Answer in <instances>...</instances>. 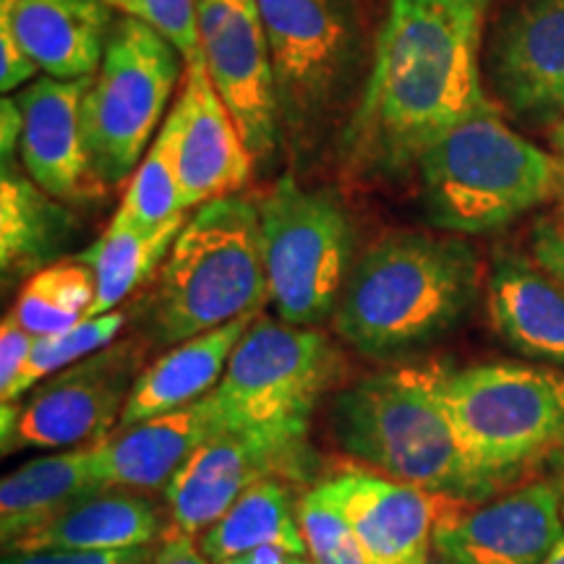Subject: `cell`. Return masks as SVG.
Wrapping results in <instances>:
<instances>
[{
	"label": "cell",
	"instance_id": "21",
	"mask_svg": "<svg viewBox=\"0 0 564 564\" xmlns=\"http://www.w3.org/2000/svg\"><path fill=\"white\" fill-rule=\"evenodd\" d=\"M259 314H246L241 319H232L223 327L196 335L192 340L175 345L171 352L160 356L150 369H144L133 382L129 400H126L121 429L137 426L141 421L158 419L178 408H186L220 384L228 361L257 322Z\"/></svg>",
	"mask_w": 564,
	"mask_h": 564
},
{
	"label": "cell",
	"instance_id": "38",
	"mask_svg": "<svg viewBox=\"0 0 564 564\" xmlns=\"http://www.w3.org/2000/svg\"><path fill=\"white\" fill-rule=\"evenodd\" d=\"M21 133H24V116L17 100L3 97L0 102V152H3V162H11V154L21 144Z\"/></svg>",
	"mask_w": 564,
	"mask_h": 564
},
{
	"label": "cell",
	"instance_id": "36",
	"mask_svg": "<svg viewBox=\"0 0 564 564\" xmlns=\"http://www.w3.org/2000/svg\"><path fill=\"white\" fill-rule=\"evenodd\" d=\"M535 264L564 285V223H541L531 238Z\"/></svg>",
	"mask_w": 564,
	"mask_h": 564
},
{
	"label": "cell",
	"instance_id": "9",
	"mask_svg": "<svg viewBox=\"0 0 564 564\" xmlns=\"http://www.w3.org/2000/svg\"><path fill=\"white\" fill-rule=\"evenodd\" d=\"M259 225L270 301L280 319L314 327L335 316L356 246L343 202L282 175L259 202Z\"/></svg>",
	"mask_w": 564,
	"mask_h": 564
},
{
	"label": "cell",
	"instance_id": "8",
	"mask_svg": "<svg viewBox=\"0 0 564 564\" xmlns=\"http://www.w3.org/2000/svg\"><path fill=\"white\" fill-rule=\"evenodd\" d=\"M340 361L329 340L308 327L257 316L212 390L225 429L306 447L308 421Z\"/></svg>",
	"mask_w": 564,
	"mask_h": 564
},
{
	"label": "cell",
	"instance_id": "34",
	"mask_svg": "<svg viewBox=\"0 0 564 564\" xmlns=\"http://www.w3.org/2000/svg\"><path fill=\"white\" fill-rule=\"evenodd\" d=\"M37 337L26 333L21 324L9 314L0 327V398L17 384V379L30 361Z\"/></svg>",
	"mask_w": 564,
	"mask_h": 564
},
{
	"label": "cell",
	"instance_id": "40",
	"mask_svg": "<svg viewBox=\"0 0 564 564\" xmlns=\"http://www.w3.org/2000/svg\"><path fill=\"white\" fill-rule=\"evenodd\" d=\"M552 144H554L556 152L564 154V118H562L560 123L554 126V131H552Z\"/></svg>",
	"mask_w": 564,
	"mask_h": 564
},
{
	"label": "cell",
	"instance_id": "4",
	"mask_svg": "<svg viewBox=\"0 0 564 564\" xmlns=\"http://www.w3.org/2000/svg\"><path fill=\"white\" fill-rule=\"evenodd\" d=\"M415 171L429 223L484 236L552 199L564 165L512 131L494 102L429 141Z\"/></svg>",
	"mask_w": 564,
	"mask_h": 564
},
{
	"label": "cell",
	"instance_id": "26",
	"mask_svg": "<svg viewBox=\"0 0 564 564\" xmlns=\"http://www.w3.org/2000/svg\"><path fill=\"white\" fill-rule=\"evenodd\" d=\"M259 546H282L293 554H308L291 494L272 478L246 489L236 505L202 533V554L212 564H225Z\"/></svg>",
	"mask_w": 564,
	"mask_h": 564
},
{
	"label": "cell",
	"instance_id": "1",
	"mask_svg": "<svg viewBox=\"0 0 564 564\" xmlns=\"http://www.w3.org/2000/svg\"><path fill=\"white\" fill-rule=\"evenodd\" d=\"M494 0H387L371 66L343 133L356 173L394 178L442 131L491 108L484 32Z\"/></svg>",
	"mask_w": 564,
	"mask_h": 564
},
{
	"label": "cell",
	"instance_id": "16",
	"mask_svg": "<svg viewBox=\"0 0 564 564\" xmlns=\"http://www.w3.org/2000/svg\"><path fill=\"white\" fill-rule=\"evenodd\" d=\"M303 449L232 429L212 434L165 486L171 533H207L246 489L301 465Z\"/></svg>",
	"mask_w": 564,
	"mask_h": 564
},
{
	"label": "cell",
	"instance_id": "29",
	"mask_svg": "<svg viewBox=\"0 0 564 564\" xmlns=\"http://www.w3.org/2000/svg\"><path fill=\"white\" fill-rule=\"evenodd\" d=\"M123 327L126 314L116 308V312L95 316V319H84L82 324H76L74 329H68V333L37 337L30 361H26L17 384H13L0 400H3V403H17L21 394L34 390V387H37L42 379L51 377V373H58L63 369H68V366L84 361V358L95 356L97 350L108 348V345L116 343V337L121 335Z\"/></svg>",
	"mask_w": 564,
	"mask_h": 564
},
{
	"label": "cell",
	"instance_id": "24",
	"mask_svg": "<svg viewBox=\"0 0 564 564\" xmlns=\"http://www.w3.org/2000/svg\"><path fill=\"white\" fill-rule=\"evenodd\" d=\"M160 518L144 497L108 489L74 505L61 518L21 535L9 552H118L150 546Z\"/></svg>",
	"mask_w": 564,
	"mask_h": 564
},
{
	"label": "cell",
	"instance_id": "37",
	"mask_svg": "<svg viewBox=\"0 0 564 564\" xmlns=\"http://www.w3.org/2000/svg\"><path fill=\"white\" fill-rule=\"evenodd\" d=\"M147 564H212V562L202 554V549H196L192 535L167 533V539L162 541V546L152 554V560Z\"/></svg>",
	"mask_w": 564,
	"mask_h": 564
},
{
	"label": "cell",
	"instance_id": "15",
	"mask_svg": "<svg viewBox=\"0 0 564 564\" xmlns=\"http://www.w3.org/2000/svg\"><path fill=\"white\" fill-rule=\"evenodd\" d=\"M316 489L343 512L371 564H429L436 525L465 507L373 470H345Z\"/></svg>",
	"mask_w": 564,
	"mask_h": 564
},
{
	"label": "cell",
	"instance_id": "31",
	"mask_svg": "<svg viewBox=\"0 0 564 564\" xmlns=\"http://www.w3.org/2000/svg\"><path fill=\"white\" fill-rule=\"evenodd\" d=\"M299 523L312 564H371L348 520L319 489L303 497Z\"/></svg>",
	"mask_w": 564,
	"mask_h": 564
},
{
	"label": "cell",
	"instance_id": "28",
	"mask_svg": "<svg viewBox=\"0 0 564 564\" xmlns=\"http://www.w3.org/2000/svg\"><path fill=\"white\" fill-rule=\"evenodd\" d=\"M97 299L95 272L79 257L55 262L26 278L11 316L34 337H51L89 319Z\"/></svg>",
	"mask_w": 564,
	"mask_h": 564
},
{
	"label": "cell",
	"instance_id": "10",
	"mask_svg": "<svg viewBox=\"0 0 564 564\" xmlns=\"http://www.w3.org/2000/svg\"><path fill=\"white\" fill-rule=\"evenodd\" d=\"M444 400L478 463L499 481L564 455V373L523 364L447 369Z\"/></svg>",
	"mask_w": 564,
	"mask_h": 564
},
{
	"label": "cell",
	"instance_id": "39",
	"mask_svg": "<svg viewBox=\"0 0 564 564\" xmlns=\"http://www.w3.org/2000/svg\"><path fill=\"white\" fill-rule=\"evenodd\" d=\"M225 564H312L308 554H293L282 546H259Z\"/></svg>",
	"mask_w": 564,
	"mask_h": 564
},
{
	"label": "cell",
	"instance_id": "41",
	"mask_svg": "<svg viewBox=\"0 0 564 564\" xmlns=\"http://www.w3.org/2000/svg\"><path fill=\"white\" fill-rule=\"evenodd\" d=\"M544 564H564V535L560 541H556V546L552 549V554L546 556Z\"/></svg>",
	"mask_w": 564,
	"mask_h": 564
},
{
	"label": "cell",
	"instance_id": "30",
	"mask_svg": "<svg viewBox=\"0 0 564 564\" xmlns=\"http://www.w3.org/2000/svg\"><path fill=\"white\" fill-rule=\"evenodd\" d=\"M186 204H183V192L178 175H175L171 152H167L165 141L160 137L152 141L147 150L144 160L139 162L137 175H133L129 192H126L121 209L116 212L121 220L133 228L154 232L165 228L167 223L178 220L186 215Z\"/></svg>",
	"mask_w": 564,
	"mask_h": 564
},
{
	"label": "cell",
	"instance_id": "33",
	"mask_svg": "<svg viewBox=\"0 0 564 564\" xmlns=\"http://www.w3.org/2000/svg\"><path fill=\"white\" fill-rule=\"evenodd\" d=\"M150 546L118 549V552H11L3 564H147Z\"/></svg>",
	"mask_w": 564,
	"mask_h": 564
},
{
	"label": "cell",
	"instance_id": "13",
	"mask_svg": "<svg viewBox=\"0 0 564 564\" xmlns=\"http://www.w3.org/2000/svg\"><path fill=\"white\" fill-rule=\"evenodd\" d=\"M158 137L171 152L186 209L236 194L249 181L253 154L212 84L204 58L186 63L178 100Z\"/></svg>",
	"mask_w": 564,
	"mask_h": 564
},
{
	"label": "cell",
	"instance_id": "20",
	"mask_svg": "<svg viewBox=\"0 0 564 564\" xmlns=\"http://www.w3.org/2000/svg\"><path fill=\"white\" fill-rule=\"evenodd\" d=\"M0 19L53 79L95 76L112 30L110 6L102 0H0Z\"/></svg>",
	"mask_w": 564,
	"mask_h": 564
},
{
	"label": "cell",
	"instance_id": "23",
	"mask_svg": "<svg viewBox=\"0 0 564 564\" xmlns=\"http://www.w3.org/2000/svg\"><path fill=\"white\" fill-rule=\"evenodd\" d=\"M95 444L40 457L3 478L0 484V535H3L6 546L61 518L63 512L84 499L108 491V484L102 481L100 468H97Z\"/></svg>",
	"mask_w": 564,
	"mask_h": 564
},
{
	"label": "cell",
	"instance_id": "2",
	"mask_svg": "<svg viewBox=\"0 0 564 564\" xmlns=\"http://www.w3.org/2000/svg\"><path fill=\"white\" fill-rule=\"evenodd\" d=\"M444 366H400L337 394L335 440L379 474L449 499H478L502 481L486 470L444 400Z\"/></svg>",
	"mask_w": 564,
	"mask_h": 564
},
{
	"label": "cell",
	"instance_id": "35",
	"mask_svg": "<svg viewBox=\"0 0 564 564\" xmlns=\"http://www.w3.org/2000/svg\"><path fill=\"white\" fill-rule=\"evenodd\" d=\"M40 74V68L34 66V61L26 55L24 47L17 34H13L11 24L6 19H0V89L13 91L24 87L26 82H32Z\"/></svg>",
	"mask_w": 564,
	"mask_h": 564
},
{
	"label": "cell",
	"instance_id": "19",
	"mask_svg": "<svg viewBox=\"0 0 564 564\" xmlns=\"http://www.w3.org/2000/svg\"><path fill=\"white\" fill-rule=\"evenodd\" d=\"M225 423L212 392L196 403L123 429L97 442V468L108 489H165L181 465Z\"/></svg>",
	"mask_w": 564,
	"mask_h": 564
},
{
	"label": "cell",
	"instance_id": "18",
	"mask_svg": "<svg viewBox=\"0 0 564 564\" xmlns=\"http://www.w3.org/2000/svg\"><path fill=\"white\" fill-rule=\"evenodd\" d=\"M89 87L91 76H45L32 82L17 97L24 116V133L19 144L21 165L55 199H74L91 183L82 139V105Z\"/></svg>",
	"mask_w": 564,
	"mask_h": 564
},
{
	"label": "cell",
	"instance_id": "32",
	"mask_svg": "<svg viewBox=\"0 0 564 564\" xmlns=\"http://www.w3.org/2000/svg\"><path fill=\"white\" fill-rule=\"evenodd\" d=\"M123 17L152 26L183 55V61L202 58L199 0H102Z\"/></svg>",
	"mask_w": 564,
	"mask_h": 564
},
{
	"label": "cell",
	"instance_id": "17",
	"mask_svg": "<svg viewBox=\"0 0 564 564\" xmlns=\"http://www.w3.org/2000/svg\"><path fill=\"white\" fill-rule=\"evenodd\" d=\"M562 535V491L539 481L444 518L434 546L444 564H544Z\"/></svg>",
	"mask_w": 564,
	"mask_h": 564
},
{
	"label": "cell",
	"instance_id": "12",
	"mask_svg": "<svg viewBox=\"0 0 564 564\" xmlns=\"http://www.w3.org/2000/svg\"><path fill=\"white\" fill-rule=\"evenodd\" d=\"M202 58L253 160L280 144L278 89L257 0H199Z\"/></svg>",
	"mask_w": 564,
	"mask_h": 564
},
{
	"label": "cell",
	"instance_id": "43",
	"mask_svg": "<svg viewBox=\"0 0 564 564\" xmlns=\"http://www.w3.org/2000/svg\"><path fill=\"white\" fill-rule=\"evenodd\" d=\"M562 165H564V162H562Z\"/></svg>",
	"mask_w": 564,
	"mask_h": 564
},
{
	"label": "cell",
	"instance_id": "7",
	"mask_svg": "<svg viewBox=\"0 0 564 564\" xmlns=\"http://www.w3.org/2000/svg\"><path fill=\"white\" fill-rule=\"evenodd\" d=\"M186 74V61L162 34L137 19L112 24L108 45L82 105V139L89 178L118 186L152 147L171 102Z\"/></svg>",
	"mask_w": 564,
	"mask_h": 564
},
{
	"label": "cell",
	"instance_id": "42",
	"mask_svg": "<svg viewBox=\"0 0 564 564\" xmlns=\"http://www.w3.org/2000/svg\"><path fill=\"white\" fill-rule=\"evenodd\" d=\"M562 518H564V491H562Z\"/></svg>",
	"mask_w": 564,
	"mask_h": 564
},
{
	"label": "cell",
	"instance_id": "11",
	"mask_svg": "<svg viewBox=\"0 0 564 564\" xmlns=\"http://www.w3.org/2000/svg\"><path fill=\"white\" fill-rule=\"evenodd\" d=\"M139 364L141 350L126 340L53 373L45 384L34 387L30 403L19 408L17 426L3 440V455L108 440L141 373Z\"/></svg>",
	"mask_w": 564,
	"mask_h": 564
},
{
	"label": "cell",
	"instance_id": "5",
	"mask_svg": "<svg viewBox=\"0 0 564 564\" xmlns=\"http://www.w3.org/2000/svg\"><path fill=\"white\" fill-rule=\"evenodd\" d=\"M270 301L259 207L230 194L202 204L160 272L152 324L160 343H183Z\"/></svg>",
	"mask_w": 564,
	"mask_h": 564
},
{
	"label": "cell",
	"instance_id": "14",
	"mask_svg": "<svg viewBox=\"0 0 564 564\" xmlns=\"http://www.w3.org/2000/svg\"><path fill=\"white\" fill-rule=\"evenodd\" d=\"M497 100L535 129L564 118V0H520L499 19L489 58Z\"/></svg>",
	"mask_w": 564,
	"mask_h": 564
},
{
	"label": "cell",
	"instance_id": "3",
	"mask_svg": "<svg viewBox=\"0 0 564 564\" xmlns=\"http://www.w3.org/2000/svg\"><path fill=\"white\" fill-rule=\"evenodd\" d=\"M478 295V257L463 238L394 232L352 264L335 329L369 358H398L440 340Z\"/></svg>",
	"mask_w": 564,
	"mask_h": 564
},
{
	"label": "cell",
	"instance_id": "6",
	"mask_svg": "<svg viewBox=\"0 0 564 564\" xmlns=\"http://www.w3.org/2000/svg\"><path fill=\"white\" fill-rule=\"evenodd\" d=\"M270 42L280 133L308 147L356 95L366 68L358 0H257Z\"/></svg>",
	"mask_w": 564,
	"mask_h": 564
},
{
	"label": "cell",
	"instance_id": "22",
	"mask_svg": "<svg viewBox=\"0 0 564 564\" xmlns=\"http://www.w3.org/2000/svg\"><path fill=\"white\" fill-rule=\"evenodd\" d=\"M489 314L502 340L535 361L564 366V285L523 257H502L489 278Z\"/></svg>",
	"mask_w": 564,
	"mask_h": 564
},
{
	"label": "cell",
	"instance_id": "25",
	"mask_svg": "<svg viewBox=\"0 0 564 564\" xmlns=\"http://www.w3.org/2000/svg\"><path fill=\"white\" fill-rule=\"evenodd\" d=\"M74 215L37 186L30 173L3 162L0 175V270L3 282L32 278L66 249Z\"/></svg>",
	"mask_w": 564,
	"mask_h": 564
},
{
	"label": "cell",
	"instance_id": "27",
	"mask_svg": "<svg viewBox=\"0 0 564 564\" xmlns=\"http://www.w3.org/2000/svg\"><path fill=\"white\" fill-rule=\"evenodd\" d=\"M186 223L188 217L181 215L178 220L167 223L165 228L144 232L121 220L118 215L112 217L108 230L97 238V243H91L87 251L79 253V259L91 267L97 280V299L89 312V319L116 312L141 282L158 270L162 259L171 253L175 238H178Z\"/></svg>",
	"mask_w": 564,
	"mask_h": 564
}]
</instances>
